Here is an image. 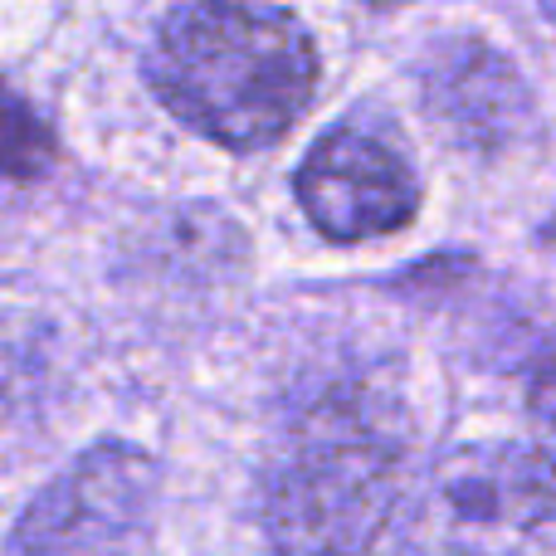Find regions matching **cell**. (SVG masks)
<instances>
[{
    "instance_id": "cell-1",
    "label": "cell",
    "mask_w": 556,
    "mask_h": 556,
    "mask_svg": "<svg viewBox=\"0 0 556 556\" xmlns=\"http://www.w3.org/2000/svg\"><path fill=\"white\" fill-rule=\"evenodd\" d=\"M410 420L366 381L313 391L264 459L260 522L274 556H366L405 493Z\"/></svg>"
},
{
    "instance_id": "cell-2",
    "label": "cell",
    "mask_w": 556,
    "mask_h": 556,
    "mask_svg": "<svg viewBox=\"0 0 556 556\" xmlns=\"http://www.w3.org/2000/svg\"><path fill=\"white\" fill-rule=\"evenodd\" d=\"M147 84L191 132L260 152L293 132L323 78V59L298 15L278 5H181L152 29Z\"/></svg>"
},
{
    "instance_id": "cell-3",
    "label": "cell",
    "mask_w": 556,
    "mask_h": 556,
    "mask_svg": "<svg viewBox=\"0 0 556 556\" xmlns=\"http://www.w3.org/2000/svg\"><path fill=\"white\" fill-rule=\"evenodd\" d=\"M552 508V459L542 444H459L415 489L395 556H542Z\"/></svg>"
},
{
    "instance_id": "cell-4",
    "label": "cell",
    "mask_w": 556,
    "mask_h": 556,
    "mask_svg": "<svg viewBox=\"0 0 556 556\" xmlns=\"http://www.w3.org/2000/svg\"><path fill=\"white\" fill-rule=\"evenodd\" d=\"M162 498V464L123 440L78 454L29 498L10 532L15 556H123L147 532Z\"/></svg>"
},
{
    "instance_id": "cell-5",
    "label": "cell",
    "mask_w": 556,
    "mask_h": 556,
    "mask_svg": "<svg viewBox=\"0 0 556 556\" xmlns=\"http://www.w3.org/2000/svg\"><path fill=\"white\" fill-rule=\"evenodd\" d=\"M307 225L332 244L401 235L420 215V176L401 142L366 123H337L293 172Z\"/></svg>"
},
{
    "instance_id": "cell-6",
    "label": "cell",
    "mask_w": 556,
    "mask_h": 556,
    "mask_svg": "<svg viewBox=\"0 0 556 556\" xmlns=\"http://www.w3.org/2000/svg\"><path fill=\"white\" fill-rule=\"evenodd\" d=\"M420 103L434 132L473 156L508 152L538 123V93L522 68L479 35H450L425 49Z\"/></svg>"
},
{
    "instance_id": "cell-7",
    "label": "cell",
    "mask_w": 556,
    "mask_h": 556,
    "mask_svg": "<svg viewBox=\"0 0 556 556\" xmlns=\"http://www.w3.org/2000/svg\"><path fill=\"white\" fill-rule=\"evenodd\" d=\"M49 405V352L20 323H0V434L35 425Z\"/></svg>"
},
{
    "instance_id": "cell-8",
    "label": "cell",
    "mask_w": 556,
    "mask_h": 556,
    "mask_svg": "<svg viewBox=\"0 0 556 556\" xmlns=\"http://www.w3.org/2000/svg\"><path fill=\"white\" fill-rule=\"evenodd\" d=\"M59 142L35 103L10 78H0V186H25L54 166Z\"/></svg>"
}]
</instances>
